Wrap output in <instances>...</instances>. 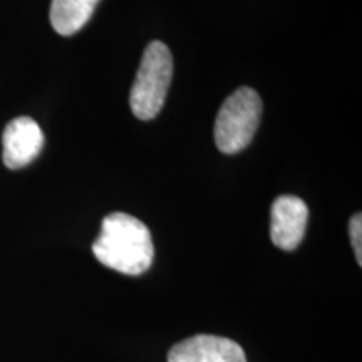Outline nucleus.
Listing matches in <instances>:
<instances>
[{"label": "nucleus", "mask_w": 362, "mask_h": 362, "mask_svg": "<svg viewBox=\"0 0 362 362\" xmlns=\"http://www.w3.org/2000/svg\"><path fill=\"white\" fill-rule=\"evenodd\" d=\"M2 146L4 165L11 170L24 168L42 151L44 133L33 117H16L4 129Z\"/></svg>", "instance_id": "5"}, {"label": "nucleus", "mask_w": 362, "mask_h": 362, "mask_svg": "<svg viewBox=\"0 0 362 362\" xmlns=\"http://www.w3.org/2000/svg\"><path fill=\"white\" fill-rule=\"evenodd\" d=\"M307 220H309V208L304 200L293 194L279 197L272 205V243L280 250H296L305 235Z\"/></svg>", "instance_id": "4"}, {"label": "nucleus", "mask_w": 362, "mask_h": 362, "mask_svg": "<svg viewBox=\"0 0 362 362\" xmlns=\"http://www.w3.org/2000/svg\"><path fill=\"white\" fill-rule=\"evenodd\" d=\"M349 233H351V243H352V248H354L357 264L362 265V242H361V237H362V216H361V214H357V215H354L351 218Z\"/></svg>", "instance_id": "8"}, {"label": "nucleus", "mask_w": 362, "mask_h": 362, "mask_svg": "<svg viewBox=\"0 0 362 362\" xmlns=\"http://www.w3.org/2000/svg\"><path fill=\"white\" fill-rule=\"evenodd\" d=\"M173 76V57L170 49L160 40H155L144 49L136 74L129 104L133 115L141 121H149L160 115Z\"/></svg>", "instance_id": "2"}, {"label": "nucleus", "mask_w": 362, "mask_h": 362, "mask_svg": "<svg viewBox=\"0 0 362 362\" xmlns=\"http://www.w3.org/2000/svg\"><path fill=\"white\" fill-rule=\"evenodd\" d=\"M94 257L104 267L124 275H141L155 259L151 232L141 220L128 214L107 215L93 243Z\"/></svg>", "instance_id": "1"}, {"label": "nucleus", "mask_w": 362, "mask_h": 362, "mask_svg": "<svg viewBox=\"0 0 362 362\" xmlns=\"http://www.w3.org/2000/svg\"><path fill=\"white\" fill-rule=\"evenodd\" d=\"M262 99L252 88H240L221 104L215 121L216 148L225 155L245 149L259 129Z\"/></svg>", "instance_id": "3"}, {"label": "nucleus", "mask_w": 362, "mask_h": 362, "mask_svg": "<svg viewBox=\"0 0 362 362\" xmlns=\"http://www.w3.org/2000/svg\"><path fill=\"white\" fill-rule=\"evenodd\" d=\"M168 362H248L245 352L232 339L198 334L176 344Z\"/></svg>", "instance_id": "6"}, {"label": "nucleus", "mask_w": 362, "mask_h": 362, "mask_svg": "<svg viewBox=\"0 0 362 362\" xmlns=\"http://www.w3.org/2000/svg\"><path fill=\"white\" fill-rule=\"evenodd\" d=\"M99 0H52L51 24L57 34L72 35L79 33L93 16Z\"/></svg>", "instance_id": "7"}]
</instances>
